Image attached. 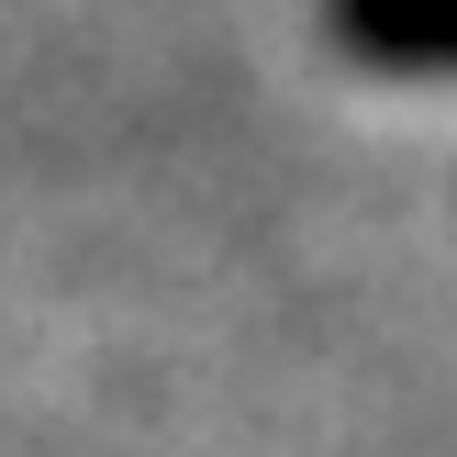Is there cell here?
Listing matches in <instances>:
<instances>
[{"label": "cell", "mask_w": 457, "mask_h": 457, "mask_svg": "<svg viewBox=\"0 0 457 457\" xmlns=\"http://www.w3.org/2000/svg\"><path fill=\"white\" fill-rule=\"evenodd\" d=\"M324 34L379 79H457V0H324Z\"/></svg>", "instance_id": "1"}]
</instances>
